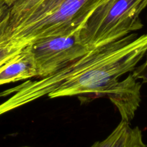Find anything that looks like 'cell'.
Listing matches in <instances>:
<instances>
[{
	"mask_svg": "<svg viewBox=\"0 0 147 147\" xmlns=\"http://www.w3.org/2000/svg\"><path fill=\"white\" fill-rule=\"evenodd\" d=\"M146 50L147 34L138 37L134 33L91 49L51 76L27 80L1 92L0 97L11 96L0 104V116L44 96L106 97L117 108L121 119L130 120L140 104L142 84L132 74L121 81L119 78L133 71Z\"/></svg>",
	"mask_w": 147,
	"mask_h": 147,
	"instance_id": "obj_1",
	"label": "cell"
},
{
	"mask_svg": "<svg viewBox=\"0 0 147 147\" xmlns=\"http://www.w3.org/2000/svg\"><path fill=\"white\" fill-rule=\"evenodd\" d=\"M105 0H41L10 21L4 38L20 46L38 39L80 31L95 9Z\"/></svg>",
	"mask_w": 147,
	"mask_h": 147,
	"instance_id": "obj_2",
	"label": "cell"
},
{
	"mask_svg": "<svg viewBox=\"0 0 147 147\" xmlns=\"http://www.w3.org/2000/svg\"><path fill=\"white\" fill-rule=\"evenodd\" d=\"M146 7L147 0H105L80 29L82 43L91 50L140 30L139 15Z\"/></svg>",
	"mask_w": 147,
	"mask_h": 147,
	"instance_id": "obj_3",
	"label": "cell"
},
{
	"mask_svg": "<svg viewBox=\"0 0 147 147\" xmlns=\"http://www.w3.org/2000/svg\"><path fill=\"white\" fill-rule=\"evenodd\" d=\"M79 32L50 36L27 45L35 62L37 77L54 74L90 50L82 43Z\"/></svg>",
	"mask_w": 147,
	"mask_h": 147,
	"instance_id": "obj_4",
	"label": "cell"
},
{
	"mask_svg": "<svg viewBox=\"0 0 147 147\" xmlns=\"http://www.w3.org/2000/svg\"><path fill=\"white\" fill-rule=\"evenodd\" d=\"M37 77L33 56L28 45L0 67V86Z\"/></svg>",
	"mask_w": 147,
	"mask_h": 147,
	"instance_id": "obj_5",
	"label": "cell"
},
{
	"mask_svg": "<svg viewBox=\"0 0 147 147\" xmlns=\"http://www.w3.org/2000/svg\"><path fill=\"white\" fill-rule=\"evenodd\" d=\"M91 147H147L142 132L138 126L131 128L129 122L122 121L104 140Z\"/></svg>",
	"mask_w": 147,
	"mask_h": 147,
	"instance_id": "obj_6",
	"label": "cell"
},
{
	"mask_svg": "<svg viewBox=\"0 0 147 147\" xmlns=\"http://www.w3.org/2000/svg\"><path fill=\"white\" fill-rule=\"evenodd\" d=\"M24 47L11 42L7 38L0 40V67L18 54Z\"/></svg>",
	"mask_w": 147,
	"mask_h": 147,
	"instance_id": "obj_7",
	"label": "cell"
},
{
	"mask_svg": "<svg viewBox=\"0 0 147 147\" xmlns=\"http://www.w3.org/2000/svg\"><path fill=\"white\" fill-rule=\"evenodd\" d=\"M40 1L41 0H8L11 11V20L31 9Z\"/></svg>",
	"mask_w": 147,
	"mask_h": 147,
	"instance_id": "obj_8",
	"label": "cell"
},
{
	"mask_svg": "<svg viewBox=\"0 0 147 147\" xmlns=\"http://www.w3.org/2000/svg\"><path fill=\"white\" fill-rule=\"evenodd\" d=\"M11 20V11L8 0H0V40L7 33Z\"/></svg>",
	"mask_w": 147,
	"mask_h": 147,
	"instance_id": "obj_9",
	"label": "cell"
},
{
	"mask_svg": "<svg viewBox=\"0 0 147 147\" xmlns=\"http://www.w3.org/2000/svg\"><path fill=\"white\" fill-rule=\"evenodd\" d=\"M146 56V60L144 63H142L140 65L137 66L132 71V75L134 77L138 80V79H142V83H147V50L145 55Z\"/></svg>",
	"mask_w": 147,
	"mask_h": 147,
	"instance_id": "obj_10",
	"label": "cell"
},
{
	"mask_svg": "<svg viewBox=\"0 0 147 147\" xmlns=\"http://www.w3.org/2000/svg\"><path fill=\"white\" fill-rule=\"evenodd\" d=\"M24 147H27V146H24Z\"/></svg>",
	"mask_w": 147,
	"mask_h": 147,
	"instance_id": "obj_11",
	"label": "cell"
}]
</instances>
